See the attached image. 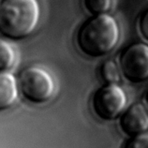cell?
<instances>
[{"label": "cell", "mask_w": 148, "mask_h": 148, "mask_svg": "<svg viewBox=\"0 0 148 148\" xmlns=\"http://www.w3.org/2000/svg\"><path fill=\"white\" fill-rule=\"evenodd\" d=\"M120 38V29L115 19L107 14L93 16L80 27L76 42L84 56L99 58L114 50Z\"/></svg>", "instance_id": "6da1fadb"}, {"label": "cell", "mask_w": 148, "mask_h": 148, "mask_svg": "<svg viewBox=\"0 0 148 148\" xmlns=\"http://www.w3.org/2000/svg\"><path fill=\"white\" fill-rule=\"evenodd\" d=\"M38 0H2L0 3V35L21 40L33 32L40 20Z\"/></svg>", "instance_id": "7a4b0ae2"}, {"label": "cell", "mask_w": 148, "mask_h": 148, "mask_svg": "<svg viewBox=\"0 0 148 148\" xmlns=\"http://www.w3.org/2000/svg\"><path fill=\"white\" fill-rule=\"evenodd\" d=\"M17 84L18 91L25 100L34 105L47 103L54 93L52 76L38 67H30L23 71Z\"/></svg>", "instance_id": "3957f363"}, {"label": "cell", "mask_w": 148, "mask_h": 148, "mask_svg": "<svg viewBox=\"0 0 148 148\" xmlns=\"http://www.w3.org/2000/svg\"><path fill=\"white\" fill-rule=\"evenodd\" d=\"M127 95L118 84H106L95 92L92 109L100 120L112 121L123 114L127 105Z\"/></svg>", "instance_id": "277c9868"}, {"label": "cell", "mask_w": 148, "mask_h": 148, "mask_svg": "<svg viewBox=\"0 0 148 148\" xmlns=\"http://www.w3.org/2000/svg\"><path fill=\"white\" fill-rule=\"evenodd\" d=\"M122 76L137 84L148 80V44L137 42L125 49L119 59Z\"/></svg>", "instance_id": "5b68a950"}, {"label": "cell", "mask_w": 148, "mask_h": 148, "mask_svg": "<svg viewBox=\"0 0 148 148\" xmlns=\"http://www.w3.org/2000/svg\"><path fill=\"white\" fill-rule=\"evenodd\" d=\"M119 126L123 133L130 138L147 133L148 109L142 103L131 105L120 116Z\"/></svg>", "instance_id": "8992f818"}, {"label": "cell", "mask_w": 148, "mask_h": 148, "mask_svg": "<svg viewBox=\"0 0 148 148\" xmlns=\"http://www.w3.org/2000/svg\"><path fill=\"white\" fill-rule=\"evenodd\" d=\"M18 96V84L9 72H0V112L9 110Z\"/></svg>", "instance_id": "52a82bcc"}, {"label": "cell", "mask_w": 148, "mask_h": 148, "mask_svg": "<svg viewBox=\"0 0 148 148\" xmlns=\"http://www.w3.org/2000/svg\"><path fill=\"white\" fill-rule=\"evenodd\" d=\"M121 69L114 60H107L100 66V76L107 84H117L121 80Z\"/></svg>", "instance_id": "ba28073f"}, {"label": "cell", "mask_w": 148, "mask_h": 148, "mask_svg": "<svg viewBox=\"0 0 148 148\" xmlns=\"http://www.w3.org/2000/svg\"><path fill=\"white\" fill-rule=\"evenodd\" d=\"M16 53L10 43L0 40V72H7L14 66Z\"/></svg>", "instance_id": "9c48e42d"}, {"label": "cell", "mask_w": 148, "mask_h": 148, "mask_svg": "<svg viewBox=\"0 0 148 148\" xmlns=\"http://www.w3.org/2000/svg\"><path fill=\"white\" fill-rule=\"evenodd\" d=\"M85 10L93 16L107 14L112 10L114 0H84Z\"/></svg>", "instance_id": "30bf717a"}, {"label": "cell", "mask_w": 148, "mask_h": 148, "mask_svg": "<svg viewBox=\"0 0 148 148\" xmlns=\"http://www.w3.org/2000/svg\"><path fill=\"white\" fill-rule=\"evenodd\" d=\"M124 148H148V134L145 133L130 138Z\"/></svg>", "instance_id": "8fae6325"}, {"label": "cell", "mask_w": 148, "mask_h": 148, "mask_svg": "<svg viewBox=\"0 0 148 148\" xmlns=\"http://www.w3.org/2000/svg\"><path fill=\"white\" fill-rule=\"evenodd\" d=\"M139 30L141 32L143 38L148 41V10L145 11L139 20Z\"/></svg>", "instance_id": "7c38bea8"}, {"label": "cell", "mask_w": 148, "mask_h": 148, "mask_svg": "<svg viewBox=\"0 0 148 148\" xmlns=\"http://www.w3.org/2000/svg\"><path fill=\"white\" fill-rule=\"evenodd\" d=\"M145 99H146V103H147V107H148V94H147V96H146Z\"/></svg>", "instance_id": "4fadbf2b"}]
</instances>
